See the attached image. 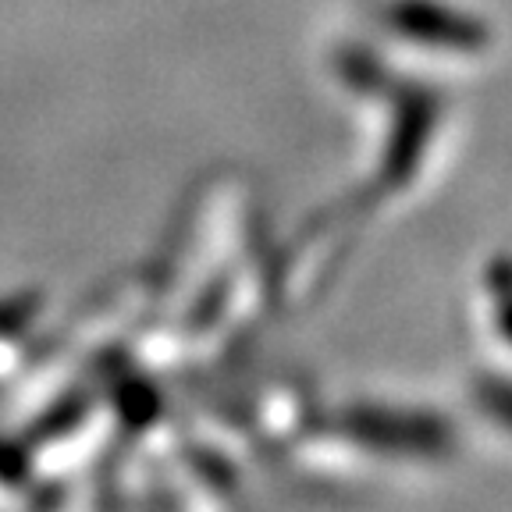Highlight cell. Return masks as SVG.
<instances>
[{
	"mask_svg": "<svg viewBox=\"0 0 512 512\" xmlns=\"http://www.w3.org/2000/svg\"><path fill=\"white\" fill-rule=\"evenodd\" d=\"M388 18H392L395 32H402V36H409L416 43H431V47L473 50L484 43V29L477 22H470L459 11L431 4V0H402Z\"/></svg>",
	"mask_w": 512,
	"mask_h": 512,
	"instance_id": "6da1fadb",
	"label": "cell"
}]
</instances>
